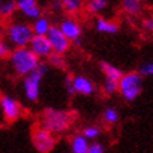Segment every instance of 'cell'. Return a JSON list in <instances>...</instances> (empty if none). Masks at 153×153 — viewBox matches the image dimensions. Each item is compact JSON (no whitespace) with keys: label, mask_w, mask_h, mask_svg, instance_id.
Instances as JSON below:
<instances>
[{"label":"cell","mask_w":153,"mask_h":153,"mask_svg":"<svg viewBox=\"0 0 153 153\" xmlns=\"http://www.w3.org/2000/svg\"><path fill=\"white\" fill-rule=\"evenodd\" d=\"M6 39L11 44L14 48L28 47L34 35L33 27L25 21H11L6 25L4 30Z\"/></svg>","instance_id":"4"},{"label":"cell","mask_w":153,"mask_h":153,"mask_svg":"<svg viewBox=\"0 0 153 153\" xmlns=\"http://www.w3.org/2000/svg\"><path fill=\"white\" fill-rule=\"evenodd\" d=\"M121 9L128 16L136 17L143 11V0H121Z\"/></svg>","instance_id":"14"},{"label":"cell","mask_w":153,"mask_h":153,"mask_svg":"<svg viewBox=\"0 0 153 153\" xmlns=\"http://www.w3.org/2000/svg\"><path fill=\"white\" fill-rule=\"evenodd\" d=\"M102 94L107 96V97H111L114 96L115 93H118V80H112V79H107L104 80V83H102Z\"/></svg>","instance_id":"22"},{"label":"cell","mask_w":153,"mask_h":153,"mask_svg":"<svg viewBox=\"0 0 153 153\" xmlns=\"http://www.w3.org/2000/svg\"><path fill=\"white\" fill-rule=\"evenodd\" d=\"M84 6H86V10L90 14H100L107 9L108 1L107 0H86Z\"/></svg>","instance_id":"20"},{"label":"cell","mask_w":153,"mask_h":153,"mask_svg":"<svg viewBox=\"0 0 153 153\" xmlns=\"http://www.w3.org/2000/svg\"><path fill=\"white\" fill-rule=\"evenodd\" d=\"M102 121L105 122L107 125H115L117 122L120 121V112L114 107H108L102 111Z\"/></svg>","instance_id":"21"},{"label":"cell","mask_w":153,"mask_h":153,"mask_svg":"<svg viewBox=\"0 0 153 153\" xmlns=\"http://www.w3.org/2000/svg\"><path fill=\"white\" fill-rule=\"evenodd\" d=\"M17 11L24 19L33 21L41 16V6L38 0H17Z\"/></svg>","instance_id":"11"},{"label":"cell","mask_w":153,"mask_h":153,"mask_svg":"<svg viewBox=\"0 0 153 153\" xmlns=\"http://www.w3.org/2000/svg\"><path fill=\"white\" fill-rule=\"evenodd\" d=\"M9 62L14 73L24 77L39 65V58L28 47H23L14 48L9 56Z\"/></svg>","instance_id":"1"},{"label":"cell","mask_w":153,"mask_h":153,"mask_svg":"<svg viewBox=\"0 0 153 153\" xmlns=\"http://www.w3.org/2000/svg\"><path fill=\"white\" fill-rule=\"evenodd\" d=\"M94 28H96V31L101 34L112 35V34H117L120 31V24L112 21V20H107L104 17H97L96 23H94Z\"/></svg>","instance_id":"13"},{"label":"cell","mask_w":153,"mask_h":153,"mask_svg":"<svg viewBox=\"0 0 153 153\" xmlns=\"http://www.w3.org/2000/svg\"><path fill=\"white\" fill-rule=\"evenodd\" d=\"M48 39L51 42V47L53 49V52H58V53H63L65 55L66 52L70 49V45H72V41L66 37L65 34L62 33V30L59 28V25H52L51 30L48 31L47 34Z\"/></svg>","instance_id":"7"},{"label":"cell","mask_w":153,"mask_h":153,"mask_svg":"<svg viewBox=\"0 0 153 153\" xmlns=\"http://www.w3.org/2000/svg\"><path fill=\"white\" fill-rule=\"evenodd\" d=\"M82 134H83L88 140H96L98 136H100L101 131H100V128H98L97 125H87L83 128Z\"/></svg>","instance_id":"23"},{"label":"cell","mask_w":153,"mask_h":153,"mask_svg":"<svg viewBox=\"0 0 153 153\" xmlns=\"http://www.w3.org/2000/svg\"><path fill=\"white\" fill-rule=\"evenodd\" d=\"M139 73L143 76V77H150L153 76V60L150 62H145L139 66Z\"/></svg>","instance_id":"25"},{"label":"cell","mask_w":153,"mask_h":153,"mask_svg":"<svg viewBox=\"0 0 153 153\" xmlns=\"http://www.w3.org/2000/svg\"><path fill=\"white\" fill-rule=\"evenodd\" d=\"M11 53V44L7 39H0V58H9Z\"/></svg>","instance_id":"26"},{"label":"cell","mask_w":153,"mask_h":153,"mask_svg":"<svg viewBox=\"0 0 153 153\" xmlns=\"http://www.w3.org/2000/svg\"><path fill=\"white\" fill-rule=\"evenodd\" d=\"M105 152V146L101 143V142H97V140H93L91 143L88 145V150L87 153H104Z\"/></svg>","instance_id":"27"},{"label":"cell","mask_w":153,"mask_h":153,"mask_svg":"<svg viewBox=\"0 0 153 153\" xmlns=\"http://www.w3.org/2000/svg\"><path fill=\"white\" fill-rule=\"evenodd\" d=\"M59 28L72 42L80 44V37H82L83 30H82V25H80V23L76 19H73V17L63 19L59 24Z\"/></svg>","instance_id":"10"},{"label":"cell","mask_w":153,"mask_h":153,"mask_svg":"<svg viewBox=\"0 0 153 153\" xmlns=\"http://www.w3.org/2000/svg\"><path fill=\"white\" fill-rule=\"evenodd\" d=\"M48 72V66L45 63H41L30 72L27 76H24L23 79V90H24V97L28 101H38L39 94H41V82L45 77Z\"/></svg>","instance_id":"5"},{"label":"cell","mask_w":153,"mask_h":153,"mask_svg":"<svg viewBox=\"0 0 153 153\" xmlns=\"http://www.w3.org/2000/svg\"><path fill=\"white\" fill-rule=\"evenodd\" d=\"M17 11V1L14 0H0V16L9 19Z\"/></svg>","instance_id":"19"},{"label":"cell","mask_w":153,"mask_h":153,"mask_svg":"<svg viewBox=\"0 0 153 153\" xmlns=\"http://www.w3.org/2000/svg\"><path fill=\"white\" fill-rule=\"evenodd\" d=\"M142 88H143V76L139 73V70L124 73L118 80V94L128 102L135 101L139 97Z\"/></svg>","instance_id":"3"},{"label":"cell","mask_w":153,"mask_h":153,"mask_svg":"<svg viewBox=\"0 0 153 153\" xmlns=\"http://www.w3.org/2000/svg\"><path fill=\"white\" fill-rule=\"evenodd\" d=\"M142 27L146 33H150L153 34V17H148V19L143 20V23H142Z\"/></svg>","instance_id":"28"},{"label":"cell","mask_w":153,"mask_h":153,"mask_svg":"<svg viewBox=\"0 0 153 153\" xmlns=\"http://www.w3.org/2000/svg\"><path fill=\"white\" fill-rule=\"evenodd\" d=\"M0 110L7 122H13V121L19 120L21 112H23V107L16 98L10 97V96H1L0 97Z\"/></svg>","instance_id":"8"},{"label":"cell","mask_w":153,"mask_h":153,"mask_svg":"<svg viewBox=\"0 0 153 153\" xmlns=\"http://www.w3.org/2000/svg\"><path fill=\"white\" fill-rule=\"evenodd\" d=\"M1 21H3V17L0 16V25H1Z\"/></svg>","instance_id":"30"},{"label":"cell","mask_w":153,"mask_h":153,"mask_svg":"<svg viewBox=\"0 0 153 153\" xmlns=\"http://www.w3.org/2000/svg\"><path fill=\"white\" fill-rule=\"evenodd\" d=\"M65 87H66V91L69 96H74V88H73V83H72V77H66L65 79Z\"/></svg>","instance_id":"29"},{"label":"cell","mask_w":153,"mask_h":153,"mask_svg":"<svg viewBox=\"0 0 153 153\" xmlns=\"http://www.w3.org/2000/svg\"><path fill=\"white\" fill-rule=\"evenodd\" d=\"M31 140L35 150L39 153H48L55 148V136L51 131H48L44 126H38L33 131Z\"/></svg>","instance_id":"6"},{"label":"cell","mask_w":153,"mask_h":153,"mask_svg":"<svg viewBox=\"0 0 153 153\" xmlns=\"http://www.w3.org/2000/svg\"><path fill=\"white\" fill-rule=\"evenodd\" d=\"M73 122V115L69 111L63 110H45L41 117V126L51 131L52 134H63L69 129Z\"/></svg>","instance_id":"2"},{"label":"cell","mask_w":153,"mask_h":153,"mask_svg":"<svg viewBox=\"0 0 153 153\" xmlns=\"http://www.w3.org/2000/svg\"><path fill=\"white\" fill-rule=\"evenodd\" d=\"M28 48L39 58V59H48V56L51 55L53 49L51 47V42L48 39L47 35H35L34 34L31 41L28 44Z\"/></svg>","instance_id":"9"},{"label":"cell","mask_w":153,"mask_h":153,"mask_svg":"<svg viewBox=\"0 0 153 153\" xmlns=\"http://www.w3.org/2000/svg\"><path fill=\"white\" fill-rule=\"evenodd\" d=\"M31 27H33V31L35 35H47L48 31L51 30L52 24H51V21H49L48 17L39 16V17H37L35 20H33Z\"/></svg>","instance_id":"16"},{"label":"cell","mask_w":153,"mask_h":153,"mask_svg":"<svg viewBox=\"0 0 153 153\" xmlns=\"http://www.w3.org/2000/svg\"><path fill=\"white\" fill-rule=\"evenodd\" d=\"M62 10H65L68 14H77L83 9L84 0H60Z\"/></svg>","instance_id":"18"},{"label":"cell","mask_w":153,"mask_h":153,"mask_svg":"<svg viewBox=\"0 0 153 153\" xmlns=\"http://www.w3.org/2000/svg\"><path fill=\"white\" fill-rule=\"evenodd\" d=\"M72 83H73L74 93L80 94V96H91L96 91V84L93 83V80H90L87 76L83 74H77L72 77Z\"/></svg>","instance_id":"12"},{"label":"cell","mask_w":153,"mask_h":153,"mask_svg":"<svg viewBox=\"0 0 153 153\" xmlns=\"http://www.w3.org/2000/svg\"><path fill=\"white\" fill-rule=\"evenodd\" d=\"M48 63L53 68H63L65 66V59H63V53H58V52H52L51 55L48 56Z\"/></svg>","instance_id":"24"},{"label":"cell","mask_w":153,"mask_h":153,"mask_svg":"<svg viewBox=\"0 0 153 153\" xmlns=\"http://www.w3.org/2000/svg\"><path fill=\"white\" fill-rule=\"evenodd\" d=\"M88 139L83 134H76L70 139V152L72 153H87L88 150Z\"/></svg>","instance_id":"15"},{"label":"cell","mask_w":153,"mask_h":153,"mask_svg":"<svg viewBox=\"0 0 153 153\" xmlns=\"http://www.w3.org/2000/svg\"><path fill=\"white\" fill-rule=\"evenodd\" d=\"M100 68H101V72L104 73L107 79H112V80H120L121 76L124 74V72L120 69V68H117V66L111 65V63H108V62H101L100 63Z\"/></svg>","instance_id":"17"}]
</instances>
